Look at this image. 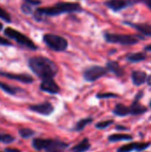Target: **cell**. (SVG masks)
I'll use <instances>...</instances> for the list:
<instances>
[{"label":"cell","instance_id":"6da1fadb","mask_svg":"<svg viewBox=\"0 0 151 152\" xmlns=\"http://www.w3.org/2000/svg\"><path fill=\"white\" fill-rule=\"evenodd\" d=\"M83 11L82 6L75 2H60L53 6L36 8L34 12V18L40 21L44 17H52L61 15L62 13H69Z\"/></svg>","mask_w":151,"mask_h":152},{"label":"cell","instance_id":"7a4b0ae2","mask_svg":"<svg viewBox=\"0 0 151 152\" xmlns=\"http://www.w3.org/2000/svg\"><path fill=\"white\" fill-rule=\"evenodd\" d=\"M28 64L33 73L42 79L53 78L58 72L56 64L44 56L31 57Z\"/></svg>","mask_w":151,"mask_h":152},{"label":"cell","instance_id":"3957f363","mask_svg":"<svg viewBox=\"0 0 151 152\" xmlns=\"http://www.w3.org/2000/svg\"><path fill=\"white\" fill-rule=\"evenodd\" d=\"M32 146L36 151H45L46 152H64L69 144L61 140L35 138L32 141Z\"/></svg>","mask_w":151,"mask_h":152},{"label":"cell","instance_id":"277c9868","mask_svg":"<svg viewBox=\"0 0 151 152\" xmlns=\"http://www.w3.org/2000/svg\"><path fill=\"white\" fill-rule=\"evenodd\" d=\"M4 34L8 37L9 38L14 40L15 42H17L19 45L29 49V50H32V51H35L37 49V46L36 45V44L33 42L32 39H30L29 37H28L26 35L22 34L21 32L11 28V27H7L4 28Z\"/></svg>","mask_w":151,"mask_h":152},{"label":"cell","instance_id":"5b68a950","mask_svg":"<svg viewBox=\"0 0 151 152\" xmlns=\"http://www.w3.org/2000/svg\"><path fill=\"white\" fill-rule=\"evenodd\" d=\"M104 38L108 43L119 44L123 45H136L140 39H144L143 37H139L135 35H124L116 33H105Z\"/></svg>","mask_w":151,"mask_h":152},{"label":"cell","instance_id":"8992f818","mask_svg":"<svg viewBox=\"0 0 151 152\" xmlns=\"http://www.w3.org/2000/svg\"><path fill=\"white\" fill-rule=\"evenodd\" d=\"M43 41L51 50L55 52H63L68 48L69 45L65 37L51 33L44 34L43 37Z\"/></svg>","mask_w":151,"mask_h":152},{"label":"cell","instance_id":"52a82bcc","mask_svg":"<svg viewBox=\"0 0 151 152\" xmlns=\"http://www.w3.org/2000/svg\"><path fill=\"white\" fill-rule=\"evenodd\" d=\"M107 68L98 66V65H93L91 67H88L87 69H85L84 71V78L88 81V82H94L101 77H104L108 73Z\"/></svg>","mask_w":151,"mask_h":152},{"label":"cell","instance_id":"ba28073f","mask_svg":"<svg viewBox=\"0 0 151 152\" xmlns=\"http://www.w3.org/2000/svg\"><path fill=\"white\" fill-rule=\"evenodd\" d=\"M143 94H143V91H140L136 94L133 102H132L131 106L129 107L130 115L138 116V115H142V114H144V113H146L148 111V109L145 106H143L142 103H140V100L142 98Z\"/></svg>","mask_w":151,"mask_h":152},{"label":"cell","instance_id":"9c48e42d","mask_svg":"<svg viewBox=\"0 0 151 152\" xmlns=\"http://www.w3.org/2000/svg\"><path fill=\"white\" fill-rule=\"evenodd\" d=\"M139 1L140 0H107L105 2V5L114 12H119Z\"/></svg>","mask_w":151,"mask_h":152},{"label":"cell","instance_id":"30bf717a","mask_svg":"<svg viewBox=\"0 0 151 152\" xmlns=\"http://www.w3.org/2000/svg\"><path fill=\"white\" fill-rule=\"evenodd\" d=\"M150 142H131L125 145L121 146L120 148L117 149V152H131L135 151H142L146 149H148L150 146Z\"/></svg>","mask_w":151,"mask_h":152},{"label":"cell","instance_id":"8fae6325","mask_svg":"<svg viewBox=\"0 0 151 152\" xmlns=\"http://www.w3.org/2000/svg\"><path fill=\"white\" fill-rule=\"evenodd\" d=\"M40 89L45 93L52 94H59L61 89L60 86L55 83L53 78H46L43 79L41 85H40Z\"/></svg>","mask_w":151,"mask_h":152},{"label":"cell","instance_id":"7c38bea8","mask_svg":"<svg viewBox=\"0 0 151 152\" xmlns=\"http://www.w3.org/2000/svg\"><path fill=\"white\" fill-rule=\"evenodd\" d=\"M28 109L33 112H36L44 116H48L53 111V106L50 102H43L40 104L30 105Z\"/></svg>","mask_w":151,"mask_h":152},{"label":"cell","instance_id":"4fadbf2b","mask_svg":"<svg viewBox=\"0 0 151 152\" xmlns=\"http://www.w3.org/2000/svg\"><path fill=\"white\" fill-rule=\"evenodd\" d=\"M0 76L7 77L12 80H16L21 83H25V84H29L34 81V78L28 74H14V73H10V72L0 71Z\"/></svg>","mask_w":151,"mask_h":152},{"label":"cell","instance_id":"5bb4252c","mask_svg":"<svg viewBox=\"0 0 151 152\" xmlns=\"http://www.w3.org/2000/svg\"><path fill=\"white\" fill-rule=\"evenodd\" d=\"M131 77H132V81H133V85L136 86H140L146 83L148 75L146 72H144L142 70H133L132 72Z\"/></svg>","mask_w":151,"mask_h":152},{"label":"cell","instance_id":"9a60e30c","mask_svg":"<svg viewBox=\"0 0 151 152\" xmlns=\"http://www.w3.org/2000/svg\"><path fill=\"white\" fill-rule=\"evenodd\" d=\"M106 68L108 69V71L112 72L113 74H115L117 77H123L125 75V69L124 68L117 62L115 61H109L106 64Z\"/></svg>","mask_w":151,"mask_h":152},{"label":"cell","instance_id":"2e32d148","mask_svg":"<svg viewBox=\"0 0 151 152\" xmlns=\"http://www.w3.org/2000/svg\"><path fill=\"white\" fill-rule=\"evenodd\" d=\"M125 24H127V25L136 28L142 35L151 37V24H148V23H132V22H129V21H125Z\"/></svg>","mask_w":151,"mask_h":152},{"label":"cell","instance_id":"e0dca14e","mask_svg":"<svg viewBox=\"0 0 151 152\" xmlns=\"http://www.w3.org/2000/svg\"><path fill=\"white\" fill-rule=\"evenodd\" d=\"M21 4V11L25 14H30L33 12V8L41 4L40 0H22Z\"/></svg>","mask_w":151,"mask_h":152},{"label":"cell","instance_id":"ac0fdd59","mask_svg":"<svg viewBox=\"0 0 151 152\" xmlns=\"http://www.w3.org/2000/svg\"><path fill=\"white\" fill-rule=\"evenodd\" d=\"M147 57H148L147 54L143 52L133 53H129L128 55H126V61L132 63H136V62L145 61Z\"/></svg>","mask_w":151,"mask_h":152},{"label":"cell","instance_id":"d6986e66","mask_svg":"<svg viewBox=\"0 0 151 152\" xmlns=\"http://www.w3.org/2000/svg\"><path fill=\"white\" fill-rule=\"evenodd\" d=\"M113 113L118 117H125V116L130 115V110H129V107L122 103H117L113 110Z\"/></svg>","mask_w":151,"mask_h":152},{"label":"cell","instance_id":"ffe728a7","mask_svg":"<svg viewBox=\"0 0 151 152\" xmlns=\"http://www.w3.org/2000/svg\"><path fill=\"white\" fill-rule=\"evenodd\" d=\"M91 148V144L89 142V140L87 138H85L82 142L77 143L76 146H74L71 150L72 152H85L87 151Z\"/></svg>","mask_w":151,"mask_h":152},{"label":"cell","instance_id":"44dd1931","mask_svg":"<svg viewBox=\"0 0 151 152\" xmlns=\"http://www.w3.org/2000/svg\"><path fill=\"white\" fill-rule=\"evenodd\" d=\"M108 139L111 142H117L121 141H131L133 139V136L126 134H114L109 135Z\"/></svg>","mask_w":151,"mask_h":152},{"label":"cell","instance_id":"7402d4cb","mask_svg":"<svg viewBox=\"0 0 151 152\" xmlns=\"http://www.w3.org/2000/svg\"><path fill=\"white\" fill-rule=\"evenodd\" d=\"M0 89L3 90L4 92H5L6 94H11V95H15L20 90V88H17V87H13V86H11L5 83H3V82H0Z\"/></svg>","mask_w":151,"mask_h":152},{"label":"cell","instance_id":"603a6c76","mask_svg":"<svg viewBox=\"0 0 151 152\" xmlns=\"http://www.w3.org/2000/svg\"><path fill=\"white\" fill-rule=\"evenodd\" d=\"M92 122H93V118H86L81 119V120H79V121L77 123V125H76V126H75V130L77 131V132L82 131L88 124H90V123H92Z\"/></svg>","mask_w":151,"mask_h":152},{"label":"cell","instance_id":"cb8c5ba5","mask_svg":"<svg viewBox=\"0 0 151 152\" xmlns=\"http://www.w3.org/2000/svg\"><path fill=\"white\" fill-rule=\"evenodd\" d=\"M15 141V138L8 134H3L0 133V142H3L4 144H10Z\"/></svg>","mask_w":151,"mask_h":152},{"label":"cell","instance_id":"d4e9b609","mask_svg":"<svg viewBox=\"0 0 151 152\" xmlns=\"http://www.w3.org/2000/svg\"><path fill=\"white\" fill-rule=\"evenodd\" d=\"M19 134H20V135L22 138L28 139V138L33 136V135L35 134V132H34L33 130L29 129V128H22V129L20 130Z\"/></svg>","mask_w":151,"mask_h":152},{"label":"cell","instance_id":"484cf974","mask_svg":"<svg viewBox=\"0 0 151 152\" xmlns=\"http://www.w3.org/2000/svg\"><path fill=\"white\" fill-rule=\"evenodd\" d=\"M114 123L113 119H109V120H105V121H101L96 124V128L98 129H105L107 127H109V126H111Z\"/></svg>","mask_w":151,"mask_h":152},{"label":"cell","instance_id":"4316f807","mask_svg":"<svg viewBox=\"0 0 151 152\" xmlns=\"http://www.w3.org/2000/svg\"><path fill=\"white\" fill-rule=\"evenodd\" d=\"M0 19H2L3 20L6 21V22H11L12 21V18L11 15L3 8L0 7Z\"/></svg>","mask_w":151,"mask_h":152},{"label":"cell","instance_id":"83f0119b","mask_svg":"<svg viewBox=\"0 0 151 152\" xmlns=\"http://www.w3.org/2000/svg\"><path fill=\"white\" fill-rule=\"evenodd\" d=\"M118 95L114 93H101L97 94V98L99 99H108V98H117Z\"/></svg>","mask_w":151,"mask_h":152},{"label":"cell","instance_id":"f1b7e54d","mask_svg":"<svg viewBox=\"0 0 151 152\" xmlns=\"http://www.w3.org/2000/svg\"><path fill=\"white\" fill-rule=\"evenodd\" d=\"M0 45H4V46H12V44L9 40H7L6 38L0 37Z\"/></svg>","mask_w":151,"mask_h":152},{"label":"cell","instance_id":"f546056e","mask_svg":"<svg viewBox=\"0 0 151 152\" xmlns=\"http://www.w3.org/2000/svg\"><path fill=\"white\" fill-rule=\"evenodd\" d=\"M4 151L5 152H20V150H18V149H12V148H6L5 150H4Z\"/></svg>","mask_w":151,"mask_h":152},{"label":"cell","instance_id":"4dcf8cb0","mask_svg":"<svg viewBox=\"0 0 151 152\" xmlns=\"http://www.w3.org/2000/svg\"><path fill=\"white\" fill-rule=\"evenodd\" d=\"M116 129H117V130H128L127 127L122 126H116Z\"/></svg>","mask_w":151,"mask_h":152},{"label":"cell","instance_id":"1f68e13d","mask_svg":"<svg viewBox=\"0 0 151 152\" xmlns=\"http://www.w3.org/2000/svg\"><path fill=\"white\" fill-rule=\"evenodd\" d=\"M143 1H144V3L146 4V5L151 10V0H143Z\"/></svg>","mask_w":151,"mask_h":152},{"label":"cell","instance_id":"d6a6232c","mask_svg":"<svg viewBox=\"0 0 151 152\" xmlns=\"http://www.w3.org/2000/svg\"><path fill=\"white\" fill-rule=\"evenodd\" d=\"M144 51H146V52H151V45H146L144 47Z\"/></svg>","mask_w":151,"mask_h":152},{"label":"cell","instance_id":"836d02e7","mask_svg":"<svg viewBox=\"0 0 151 152\" xmlns=\"http://www.w3.org/2000/svg\"><path fill=\"white\" fill-rule=\"evenodd\" d=\"M2 28H3V24H2V23L0 22V30L2 29Z\"/></svg>","mask_w":151,"mask_h":152},{"label":"cell","instance_id":"e575fe53","mask_svg":"<svg viewBox=\"0 0 151 152\" xmlns=\"http://www.w3.org/2000/svg\"><path fill=\"white\" fill-rule=\"evenodd\" d=\"M150 107L151 108V100H150Z\"/></svg>","mask_w":151,"mask_h":152}]
</instances>
